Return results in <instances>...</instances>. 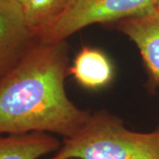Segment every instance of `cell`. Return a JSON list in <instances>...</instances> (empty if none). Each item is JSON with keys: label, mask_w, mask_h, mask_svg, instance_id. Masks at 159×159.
Segmentation results:
<instances>
[{"label": "cell", "mask_w": 159, "mask_h": 159, "mask_svg": "<svg viewBox=\"0 0 159 159\" xmlns=\"http://www.w3.org/2000/svg\"><path fill=\"white\" fill-rule=\"evenodd\" d=\"M68 51L65 42L36 43L0 80V134L46 133L69 138L91 113L67 96Z\"/></svg>", "instance_id": "1"}, {"label": "cell", "mask_w": 159, "mask_h": 159, "mask_svg": "<svg viewBox=\"0 0 159 159\" xmlns=\"http://www.w3.org/2000/svg\"><path fill=\"white\" fill-rule=\"evenodd\" d=\"M50 159H159V125L152 132H136L112 114L98 111L65 138Z\"/></svg>", "instance_id": "2"}, {"label": "cell", "mask_w": 159, "mask_h": 159, "mask_svg": "<svg viewBox=\"0 0 159 159\" xmlns=\"http://www.w3.org/2000/svg\"><path fill=\"white\" fill-rule=\"evenodd\" d=\"M158 1L71 0L58 17L33 32L34 39L40 43H57L94 24L150 15L157 12Z\"/></svg>", "instance_id": "3"}, {"label": "cell", "mask_w": 159, "mask_h": 159, "mask_svg": "<svg viewBox=\"0 0 159 159\" xmlns=\"http://www.w3.org/2000/svg\"><path fill=\"white\" fill-rule=\"evenodd\" d=\"M35 43L22 6L15 0H0V80L17 66Z\"/></svg>", "instance_id": "4"}, {"label": "cell", "mask_w": 159, "mask_h": 159, "mask_svg": "<svg viewBox=\"0 0 159 159\" xmlns=\"http://www.w3.org/2000/svg\"><path fill=\"white\" fill-rule=\"evenodd\" d=\"M116 29L136 45L147 69L149 84L159 87L158 13L119 20Z\"/></svg>", "instance_id": "5"}, {"label": "cell", "mask_w": 159, "mask_h": 159, "mask_svg": "<svg viewBox=\"0 0 159 159\" xmlns=\"http://www.w3.org/2000/svg\"><path fill=\"white\" fill-rule=\"evenodd\" d=\"M80 85L89 89H99L110 84L113 79V67L109 57L99 49L83 46L69 67Z\"/></svg>", "instance_id": "6"}, {"label": "cell", "mask_w": 159, "mask_h": 159, "mask_svg": "<svg viewBox=\"0 0 159 159\" xmlns=\"http://www.w3.org/2000/svg\"><path fill=\"white\" fill-rule=\"evenodd\" d=\"M60 146L56 137L46 133L0 134V159H39Z\"/></svg>", "instance_id": "7"}, {"label": "cell", "mask_w": 159, "mask_h": 159, "mask_svg": "<svg viewBox=\"0 0 159 159\" xmlns=\"http://www.w3.org/2000/svg\"><path fill=\"white\" fill-rule=\"evenodd\" d=\"M71 0H26L22 6L27 22L34 32L58 17Z\"/></svg>", "instance_id": "8"}, {"label": "cell", "mask_w": 159, "mask_h": 159, "mask_svg": "<svg viewBox=\"0 0 159 159\" xmlns=\"http://www.w3.org/2000/svg\"><path fill=\"white\" fill-rule=\"evenodd\" d=\"M15 1H17L18 3H20L21 6H23V5H24V3L26 2V0H15Z\"/></svg>", "instance_id": "9"}, {"label": "cell", "mask_w": 159, "mask_h": 159, "mask_svg": "<svg viewBox=\"0 0 159 159\" xmlns=\"http://www.w3.org/2000/svg\"><path fill=\"white\" fill-rule=\"evenodd\" d=\"M157 12L159 14V1L158 3H157Z\"/></svg>", "instance_id": "10"}, {"label": "cell", "mask_w": 159, "mask_h": 159, "mask_svg": "<svg viewBox=\"0 0 159 159\" xmlns=\"http://www.w3.org/2000/svg\"><path fill=\"white\" fill-rule=\"evenodd\" d=\"M49 159H50V158H49Z\"/></svg>", "instance_id": "11"}]
</instances>
